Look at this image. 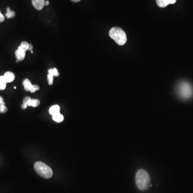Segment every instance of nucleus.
Wrapping results in <instances>:
<instances>
[{
	"mask_svg": "<svg viewBox=\"0 0 193 193\" xmlns=\"http://www.w3.org/2000/svg\"><path fill=\"white\" fill-rule=\"evenodd\" d=\"M136 184L139 190H148L150 185V178L149 175L145 170H140L136 175Z\"/></svg>",
	"mask_w": 193,
	"mask_h": 193,
	"instance_id": "nucleus-1",
	"label": "nucleus"
},
{
	"mask_svg": "<svg viewBox=\"0 0 193 193\" xmlns=\"http://www.w3.org/2000/svg\"><path fill=\"white\" fill-rule=\"evenodd\" d=\"M176 92L181 99H189L193 96V86L187 82H181L177 85Z\"/></svg>",
	"mask_w": 193,
	"mask_h": 193,
	"instance_id": "nucleus-2",
	"label": "nucleus"
},
{
	"mask_svg": "<svg viewBox=\"0 0 193 193\" xmlns=\"http://www.w3.org/2000/svg\"><path fill=\"white\" fill-rule=\"evenodd\" d=\"M109 36L114 40L117 44L123 46L127 42L126 34L122 28L114 27L111 28L109 32Z\"/></svg>",
	"mask_w": 193,
	"mask_h": 193,
	"instance_id": "nucleus-3",
	"label": "nucleus"
},
{
	"mask_svg": "<svg viewBox=\"0 0 193 193\" xmlns=\"http://www.w3.org/2000/svg\"><path fill=\"white\" fill-rule=\"evenodd\" d=\"M34 168L38 175L45 179L51 178L53 175V171L51 167L41 161L35 163Z\"/></svg>",
	"mask_w": 193,
	"mask_h": 193,
	"instance_id": "nucleus-4",
	"label": "nucleus"
},
{
	"mask_svg": "<svg viewBox=\"0 0 193 193\" xmlns=\"http://www.w3.org/2000/svg\"><path fill=\"white\" fill-rule=\"evenodd\" d=\"M25 53L26 51L21 46H19L15 52L16 57L17 58V62H18L19 61H22L24 59Z\"/></svg>",
	"mask_w": 193,
	"mask_h": 193,
	"instance_id": "nucleus-5",
	"label": "nucleus"
},
{
	"mask_svg": "<svg viewBox=\"0 0 193 193\" xmlns=\"http://www.w3.org/2000/svg\"><path fill=\"white\" fill-rule=\"evenodd\" d=\"M176 0H156L158 6L160 8L166 7L169 4H173L176 2Z\"/></svg>",
	"mask_w": 193,
	"mask_h": 193,
	"instance_id": "nucleus-6",
	"label": "nucleus"
},
{
	"mask_svg": "<svg viewBox=\"0 0 193 193\" xmlns=\"http://www.w3.org/2000/svg\"><path fill=\"white\" fill-rule=\"evenodd\" d=\"M32 3L36 9L41 10L45 5V0H32Z\"/></svg>",
	"mask_w": 193,
	"mask_h": 193,
	"instance_id": "nucleus-7",
	"label": "nucleus"
},
{
	"mask_svg": "<svg viewBox=\"0 0 193 193\" xmlns=\"http://www.w3.org/2000/svg\"><path fill=\"white\" fill-rule=\"evenodd\" d=\"M4 77L6 79L7 83L12 82L15 79V76L13 73L11 71H7L3 75Z\"/></svg>",
	"mask_w": 193,
	"mask_h": 193,
	"instance_id": "nucleus-8",
	"label": "nucleus"
},
{
	"mask_svg": "<svg viewBox=\"0 0 193 193\" xmlns=\"http://www.w3.org/2000/svg\"><path fill=\"white\" fill-rule=\"evenodd\" d=\"M23 84L24 85L25 90H26V91H29L31 89H32L33 85L31 84V83L30 82V80L28 79H25L23 81Z\"/></svg>",
	"mask_w": 193,
	"mask_h": 193,
	"instance_id": "nucleus-9",
	"label": "nucleus"
},
{
	"mask_svg": "<svg viewBox=\"0 0 193 193\" xmlns=\"http://www.w3.org/2000/svg\"><path fill=\"white\" fill-rule=\"evenodd\" d=\"M49 113L52 115L58 114V113H60V106L58 105H54L49 109Z\"/></svg>",
	"mask_w": 193,
	"mask_h": 193,
	"instance_id": "nucleus-10",
	"label": "nucleus"
},
{
	"mask_svg": "<svg viewBox=\"0 0 193 193\" xmlns=\"http://www.w3.org/2000/svg\"><path fill=\"white\" fill-rule=\"evenodd\" d=\"M53 119L56 122H61L63 121L64 117L60 113L53 115Z\"/></svg>",
	"mask_w": 193,
	"mask_h": 193,
	"instance_id": "nucleus-11",
	"label": "nucleus"
},
{
	"mask_svg": "<svg viewBox=\"0 0 193 193\" xmlns=\"http://www.w3.org/2000/svg\"><path fill=\"white\" fill-rule=\"evenodd\" d=\"M15 12L13 11H12L10 9V8H7V13H6V16L7 18H13L15 17Z\"/></svg>",
	"mask_w": 193,
	"mask_h": 193,
	"instance_id": "nucleus-12",
	"label": "nucleus"
},
{
	"mask_svg": "<svg viewBox=\"0 0 193 193\" xmlns=\"http://www.w3.org/2000/svg\"><path fill=\"white\" fill-rule=\"evenodd\" d=\"M31 99V98L30 97H26L23 100V104L22 105V109H26L27 107L28 106L29 101H30Z\"/></svg>",
	"mask_w": 193,
	"mask_h": 193,
	"instance_id": "nucleus-13",
	"label": "nucleus"
},
{
	"mask_svg": "<svg viewBox=\"0 0 193 193\" xmlns=\"http://www.w3.org/2000/svg\"><path fill=\"white\" fill-rule=\"evenodd\" d=\"M40 104V101L38 99H31L30 100L28 103V106H32V107H36L38 106Z\"/></svg>",
	"mask_w": 193,
	"mask_h": 193,
	"instance_id": "nucleus-14",
	"label": "nucleus"
},
{
	"mask_svg": "<svg viewBox=\"0 0 193 193\" xmlns=\"http://www.w3.org/2000/svg\"><path fill=\"white\" fill-rule=\"evenodd\" d=\"M48 74L51 75L52 76H58L59 75V73L58 72V70L56 68L54 69H51L48 70Z\"/></svg>",
	"mask_w": 193,
	"mask_h": 193,
	"instance_id": "nucleus-15",
	"label": "nucleus"
},
{
	"mask_svg": "<svg viewBox=\"0 0 193 193\" xmlns=\"http://www.w3.org/2000/svg\"><path fill=\"white\" fill-rule=\"evenodd\" d=\"M28 45H29V43H28L26 41H23L21 43L20 46L22 47L26 51L27 50H28Z\"/></svg>",
	"mask_w": 193,
	"mask_h": 193,
	"instance_id": "nucleus-16",
	"label": "nucleus"
},
{
	"mask_svg": "<svg viewBox=\"0 0 193 193\" xmlns=\"http://www.w3.org/2000/svg\"><path fill=\"white\" fill-rule=\"evenodd\" d=\"M8 109L5 105H0V113H4L7 111Z\"/></svg>",
	"mask_w": 193,
	"mask_h": 193,
	"instance_id": "nucleus-17",
	"label": "nucleus"
},
{
	"mask_svg": "<svg viewBox=\"0 0 193 193\" xmlns=\"http://www.w3.org/2000/svg\"><path fill=\"white\" fill-rule=\"evenodd\" d=\"M39 90V87L38 85H33L32 89L30 90V92L33 93V92H35Z\"/></svg>",
	"mask_w": 193,
	"mask_h": 193,
	"instance_id": "nucleus-18",
	"label": "nucleus"
},
{
	"mask_svg": "<svg viewBox=\"0 0 193 193\" xmlns=\"http://www.w3.org/2000/svg\"><path fill=\"white\" fill-rule=\"evenodd\" d=\"M47 79H48V81L49 84L50 85H52L53 83V76L48 74V76H47Z\"/></svg>",
	"mask_w": 193,
	"mask_h": 193,
	"instance_id": "nucleus-19",
	"label": "nucleus"
},
{
	"mask_svg": "<svg viewBox=\"0 0 193 193\" xmlns=\"http://www.w3.org/2000/svg\"><path fill=\"white\" fill-rule=\"evenodd\" d=\"M0 83H7L6 81V79L4 78L3 76H0Z\"/></svg>",
	"mask_w": 193,
	"mask_h": 193,
	"instance_id": "nucleus-20",
	"label": "nucleus"
},
{
	"mask_svg": "<svg viewBox=\"0 0 193 193\" xmlns=\"http://www.w3.org/2000/svg\"><path fill=\"white\" fill-rule=\"evenodd\" d=\"M6 83H0V90H3L6 89Z\"/></svg>",
	"mask_w": 193,
	"mask_h": 193,
	"instance_id": "nucleus-21",
	"label": "nucleus"
},
{
	"mask_svg": "<svg viewBox=\"0 0 193 193\" xmlns=\"http://www.w3.org/2000/svg\"><path fill=\"white\" fill-rule=\"evenodd\" d=\"M4 21V16L2 15L1 13V11H0V23H2Z\"/></svg>",
	"mask_w": 193,
	"mask_h": 193,
	"instance_id": "nucleus-22",
	"label": "nucleus"
},
{
	"mask_svg": "<svg viewBox=\"0 0 193 193\" xmlns=\"http://www.w3.org/2000/svg\"><path fill=\"white\" fill-rule=\"evenodd\" d=\"M0 105H5V103L4 102L3 98L0 96Z\"/></svg>",
	"mask_w": 193,
	"mask_h": 193,
	"instance_id": "nucleus-23",
	"label": "nucleus"
},
{
	"mask_svg": "<svg viewBox=\"0 0 193 193\" xmlns=\"http://www.w3.org/2000/svg\"><path fill=\"white\" fill-rule=\"evenodd\" d=\"M32 49H33V46L31 44H29L28 45V50L31 51H32Z\"/></svg>",
	"mask_w": 193,
	"mask_h": 193,
	"instance_id": "nucleus-24",
	"label": "nucleus"
},
{
	"mask_svg": "<svg viewBox=\"0 0 193 193\" xmlns=\"http://www.w3.org/2000/svg\"><path fill=\"white\" fill-rule=\"evenodd\" d=\"M49 4V1H47L45 2V5L46 6H48Z\"/></svg>",
	"mask_w": 193,
	"mask_h": 193,
	"instance_id": "nucleus-25",
	"label": "nucleus"
},
{
	"mask_svg": "<svg viewBox=\"0 0 193 193\" xmlns=\"http://www.w3.org/2000/svg\"><path fill=\"white\" fill-rule=\"evenodd\" d=\"M72 1H73L74 2H79L81 0H71Z\"/></svg>",
	"mask_w": 193,
	"mask_h": 193,
	"instance_id": "nucleus-26",
	"label": "nucleus"
}]
</instances>
